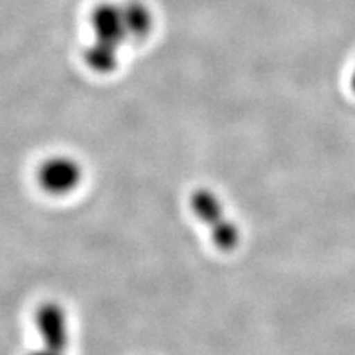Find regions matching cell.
Listing matches in <instances>:
<instances>
[{
	"mask_svg": "<svg viewBox=\"0 0 355 355\" xmlns=\"http://www.w3.org/2000/svg\"><path fill=\"white\" fill-rule=\"evenodd\" d=\"M350 87H352V91H354V94H355V69H354V73H352V78H350Z\"/></svg>",
	"mask_w": 355,
	"mask_h": 355,
	"instance_id": "cell-7",
	"label": "cell"
},
{
	"mask_svg": "<svg viewBox=\"0 0 355 355\" xmlns=\"http://www.w3.org/2000/svg\"><path fill=\"white\" fill-rule=\"evenodd\" d=\"M33 324L42 347L68 354L71 343L69 316L58 301H43L33 313Z\"/></svg>",
	"mask_w": 355,
	"mask_h": 355,
	"instance_id": "cell-3",
	"label": "cell"
},
{
	"mask_svg": "<svg viewBox=\"0 0 355 355\" xmlns=\"http://www.w3.org/2000/svg\"><path fill=\"white\" fill-rule=\"evenodd\" d=\"M122 7L130 42H144L148 38L153 30V15L146 3L140 0H130Z\"/></svg>",
	"mask_w": 355,
	"mask_h": 355,
	"instance_id": "cell-5",
	"label": "cell"
},
{
	"mask_svg": "<svg viewBox=\"0 0 355 355\" xmlns=\"http://www.w3.org/2000/svg\"><path fill=\"white\" fill-rule=\"evenodd\" d=\"M189 206L193 214L211 230L212 242L220 250L229 252L239 245L241 230L235 225V222L225 216L224 207L214 191L207 188L194 189L189 198Z\"/></svg>",
	"mask_w": 355,
	"mask_h": 355,
	"instance_id": "cell-1",
	"label": "cell"
},
{
	"mask_svg": "<svg viewBox=\"0 0 355 355\" xmlns=\"http://www.w3.org/2000/svg\"><path fill=\"white\" fill-rule=\"evenodd\" d=\"M37 183L42 191L55 198L69 196L83 183L81 163L69 155H53L37 168Z\"/></svg>",
	"mask_w": 355,
	"mask_h": 355,
	"instance_id": "cell-2",
	"label": "cell"
},
{
	"mask_svg": "<svg viewBox=\"0 0 355 355\" xmlns=\"http://www.w3.org/2000/svg\"><path fill=\"white\" fill-rule=\"evenodd\" d=\"M26 355H68V354L56 352V350H51V349H46V347H42V345H38V347L32 349Z\"/></svg>",
	"mask_w": 355,
	"mask_h": 355,
	"instance_id": "cell-6",
	"label": "cell"
},
{
	"mask_svg": "<svg viewBox=\"0 0 355 355\" xmlns=\"http://www.w3.org/2000/svg\"><path fill=\"white\" fill-rule=\"evenodd\" d=\"M91 26L94 40L107 44L114 50H121L125 42H130L128 30L123 17V7L117 3H101L91 13Z\"/></svg>",
	"mask_w": 355,
	"mask_h": 355,
	"instance_id": "cell-4",
	"label": "cell"
}]
</instances>
